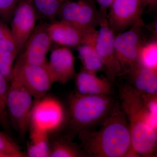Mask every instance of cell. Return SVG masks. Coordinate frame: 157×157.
Wrapping results in <instances>:
<instances>
[{
	"label": "cell",
	"mask_w": 157,
	"mask_h": 157,
	"mask_svg": "<svg viewBox=\"0 0 157 157\" xmlns=\"http://www.w3.org/2000/svg\"><path fill=\"white\" fill-rule=\"evenodd\" d=\"M0 50L9 52L17 56L19 52L10 29L0 21Z\"/></svg>",
	"instance_id": "obj_23"
},
{
	"label": "cell",
	"mask_w": 157,
	"mask_h": 157,
	"mask_svg": "<svg viewBox=\"0 0 157 157\" xmlns=\"http://www.w3.org/2000/svg\"><path fill=\"white\" fill-rule=\"evenodd\" d=\"M29 140L27 144L26 157H49V135L46 132L29 129Z\"/></svg>",
	"instance_id": "obj_18"
},
{
	"label": "cell",
	"mask_w": 157,
	"mask_h": 157,
	"mask_svg": "<svg viewBox=\"0 0 157 157\" xmlns=\"http://www.w3.org/2000/svg\"><path fill=\"white\" fill-rule=\"evenodd\" d=\"M75 92L82 95H109L112 92L111 82L107 78L82 70L76 74Z\"/></svg>",
	"instance_id": "obj_15"
},
{
	"label": "cell",
	"mask_w": 157,
	"mask_h": 157,
	"mask_svg": "<svg viewBox=\"0 0 157 157\" xmlns=\"http://www.w3.org/2000/svg\"><path fill=\"white\" fill-rule=\"evenodd\" d=\"M49 157H86L80 145L72 142L66 136H54L50 138Z\"/></svg>",
	"instance_id": "obj_17"
},
{
	"label": "cell",
	"mask_w": 157,
	"mask_h": 157,
	"mask_svg": "<svg viewBox=\"0 0 157 157\" xmlns=\"http://www.w3.org/2000/svg\"><path fill=\"white\" fill-rule=\"evenodd\" d=\"M98 131L83 130L78 134L86 157H126L132 149L128 121L119 102L102 121Z\"/></svg>",
	"instance_id": "obj_1"
},
{
	"label": "cell",
	"mask_w": 157,
	"mask_h": 157,
	"mask_svg": "<svg viewBox=\"0 0 157 157\" xmlns=\"http://www.w3.org/2000/svg\"><path fill=\"white\" fill-rule=\"evenodd\" d=\"M46 23L38 25L20 52L16 63L25 64L44 66L46 57L52 43Z\"/></svg>",
	"instance_id": "obj_11"
},
{
	"label": "cell",
	"mask_w": 157,
	"mask_h": 157,
	"mask_svg": "<svg viewBox=\"0 0 157 157\" xmlns=\"http://www.w3.org/2000/svg\"><path fill=\"white\" fill-rule=\"evenodd\" d=\"M35 100L25 86L12 77L7 95V112L10 125L21 139L29 132Z\"/></svg>",
	"instance_id": "obj_4"
},
{
	"label": "cell",
	"mask_w": 157,
	"mask_h": 157,
	"mask_svg": "<svg viewBox=\"0 0 157 157\" xmlns=\"http://www.w3.org/2000/svg\"><path fill=\"white\" fill-rule=\"evenodd\" d=\"M46 66L55 83L65 84L76 74L75 57L69 47L60 46L54 48Z\"/></svg>",
	"instance_id": "obj_14"
},
{
	"label": "cell",
	"mask_w": 157,
	"mask_h": 157,
	"mask_svg": "<svg viewBox=\"0 0 157 157\" xmlns=\"http://www.w3.org/2000/svg\"><path fill=\"white\" fill-rule=\"evenodd\" d=\"M144 8L143 0H113L107 18L114 34L124 32L141 20Z\"/></svg>",
	"instance_id": "obj_12"
},
{
	"label": "cell",
	"mask_w": 157,
	"mask_h": 157,
	"mask_svg": "<svg viewBox=\"0 0 157 157\" xmlns=\"http://www.w3.org/2000/svg\"><path fill=\"white\" fill-rule=\"evenodd\" d=\"M0 157H11L9 155L0 151Z\"/></svg>",
	"instance_id": "obj_30"
},
{
	"label": "cell",
	"mask_w": 157,
	"mask_h": 157,
	"mask_svg": "<svg viewBox=\"0 0 157 157\" xmlns=\"http://www.w3.org/2000/svg\"><path fill=\"white\" fill-rule=\"evenodd\" d=\"M47 30L52 43L69 48L93 43L98 33L96 29H84L62 20L48 24Z\"/></svg>",
	"instance_id": "obj_10"
},
{
	"label": "cell",
	"mask_w": 157,
	"mask_h": 157,
	"mask_svg": "<svg viewBox=\"0 0 157 157\" xmlns=\"http://www.w3.org/2000/svg\"><path fill=\"white\" fill-rule=\"evenodd\" d=\"M109 95H82L71 93L68 99V135L71 140L83 130L103 121L114 105Z\"/></svg>",
	"instance_id": "obj_3"
},
{
	"label": "cell",
	"mask_w": 157,
	"mask_h": 157,
	"mask_svg": "<svg viewBox=\"0 0 157 157\" xmlns=\"http://www.w3.org/2000/svg\"><path fill=\"white\" fill-rule=\"evenodd\" d=\"M102 15L92 0L65 2L62 3L58 14L62 20L86 30L99 25Z\"/></svg>",
	"instance_id": "obj_9"
},
{
	"label": "cell",
	"mask_w": 157,
	"mask_h": 157,
	"mask_svg": "<svg viewBox=\"0 0 157 157\" xmlns=\"http://www.w3.org/2000/svg\"><path fill=\"white\" fill-rule=\"evenodd\" d=\"M12 77L25 86L35 100L47 94L55 83L46 65L37 66L16 62Z\"/></svg>",
	"instance_id": "obj_8"
},
{
	"label": "cell",
	"mask_w": 157,
	"mask_h": 157,
	"mask_svg": "<svg viewBox=\"0 0 157 157\" xmlns=\"http://www.w3.org/2000/svg\"><path fill=\"white\" fill-rule=\"evenodd\" d=\"M120 105L130 129L132 148L140 157H153L157 144V114L147 109L140 93L130 84L120 89Z\"/></svg>",
	"instance_id": "obj_2"
},
{
	"label": "cell",
	"mask_w": 157,
	"mask_h": 157,
	"mask_svg": "<svg viewBox=\"0 0 157 157\" xmlns=\"http://www.w3.org/2000/svg\"><path fill=\"white\" fill-rule=\"evenodd\" d=\"M77 49L82 70L95 74L99 71H104V65L96 51L94 44L83 43L78 46Z\"/></svg>",
	"instance_id": "obj_19"
},
{
	"label": "cell",
	"mask_w": 157,
	"mask_h": 157,
	"mask_svg": "<svg viewBox=\"0 0 157 157\" xmlns=\"http://www.w3.org/2000/svg\"><path fill=\"white\" fill-rule=\"evenodd\" d=\"M137 63L144 67L157 70V42L144 43L138 54Z\"/></svg>",
	"instance_id": "obj_21"
},
{
	"label": "cell",
	"mask_w": 157,
	"mask_h": 157,
	"mask_svg": "<svg viewBox=\"0 0 157 157\" xmlns=\"http://www.w3.org/2000/svg\"><path fill=\"white\" fill-rule=\"evenodd\" d=\"M143 26V22L140 20L128 30L115 36L114 48L122 71L127 73L130 67L137 63L139 51L144 43Z\"/></svg>",
	"instance_id": "obj_7"
},
{
	"label": "cell",
	"mask_w": 157,
	"mask_h": 157,
	"mask_svg": "<svg viewBox=\"0 0 157 157\" xmlns=\"http://www.w3.org/2000/svg\"><path fill=\"white\" fill-rule=\"evenodd\" d=\"M143 104L150 112L157 114V93H140Z\"/></svg>",
	"instance_id": "obj_27"
},
{
	"label": "cell",
	"mask_w": 157,
	"mask_h": 157,
	"mask_svg": "<svg viewBox=\"0 0 157 157\" xmlns=\"http://www.w3.org/2000/svg\"><path fill=\"white\" fill-rule=\"evenodd\" d=\"M9 85V82L0 73V124L6 130L10 128L6 107Z\"/></svg>",
	"instance_id": "obj_22"
},
{
	"label": "cell",
	"mask_w": 157,
	"mask_h": 157,
	"mask_svg": "<svg viewBox=\"0 0 157 157\" xmlns=\"http://www.w3.org/2000/svg\"><path fill=\"white\" fill-rule=\"evenodd\" d=\"M17 57L9 52L0 50V73L9 82L13 76L14 62Z\"/></svg>",
	"instance_id": "obj_25"
},
{
	"label": "cell",
	"mask_w": 157,
	"mask_h": 157,
	"mask_svg": "<svg viewBox=\"0 0 157 157\" xmlns=\"http://www.w3.org/2000/svg\"><path fill=\"white\" fill-rule=\"evenodd\" d=\"M145 7L148 6L151 8H155L157 6V0H143Z\"/></svg>",
	"instance_id": "obj_29"
},
{
	"label": "cell",
	"mask_w": 157,
	"mask_h": 157,
	"mask_svg": "<svg viewBox=\"0 0 157 157\" xmlns=\"http://www.w3.org/2000/svg\"><path fill=\"white\" fill-rule=\"evenodd\" d=\"M38 18L53 21L58 16L62 3L58 0H30Z\"/></svg>",
	"instance_id": "obj_20"
},
{
	"label": "cell",
	"mask_w": 157,
	"mask_h": 157,
	"mask_svg": "<svg viewBox=\"0 0 157 157\" xmlns=\"http://www.w3.org/2000/svg\"><path fill=\"white\" fill-rule=\"evenodd\" d=\"M100 7V12L102 14H107V9H109L113 0H96Z\"/></svg>",
	"instance_id": "obj_28"
},
{
	"label": "cell",
	"mask_w": 157,
	"mask_h": 157,
	"mask_svg": "<svg viewBox=\"0 0 157 157\" xmlns=\"http://www.w3.org/2000/svg\"><path fill=\"white\" fill-rule=\"evenodd\" d=\"M66 121V113L61 102L53 96L46 94L35 100L29 130L53 135L63 126Z\"/></svg>",
	"instance_id": "obj_5"
},
{
	"label": "cell",
	"mask_w": 157,
	"mask_h": 157,
	"mask_svg": "<svg viewBox=\"0 0 157 157\" xmlns=\"http://www.w3.org/2000/svg\"><path fill=\"white\" fill-rule=\"evenodd\" d=\"M99 26L95 40V48L103 63L107 78L110 82H113L122 70L114 48L115 34L109 26L107 15H102Z\"/></svg>",
	"instance_id": "obj_6"
},
{
	"label": "cell",
	"mask_w": 157,
	"mask_h": 157,
	"mask_svg": "<svg viewBox=\"0 0 157 157\" xmlns=\"http://www.w3.org/2000/svg\"><path fill=\"white\" fill-rule=\"evenodd\" d=\"M37 18L30 0H19L11 16L10 29L19 53L36 26Z\"/></svg>",
	"instance_id": "obj_13"
},
{
	"label": "cell",
	"mask_w": 157,
	"mask_h": 157,
	"mask_svg": "<svg viewBox=\"0 0 157 157\" xmlns=\"http://www.w3.org/2000/svg\"><path fill=\"white\" fill-rule=\"evenodd\" d=\"M0 151L11 157H26L18 144L9 135L0 131Z\"/></svg>",
	"instance_id": "obj_24"
},
{
	"label": "cell",
	"mask_w": 157,
	"mask_h": 157,
	"mask_svg": "<svg viewBox=\"0 0 157 157\" xmlns=\"http://www.w3.org/2000/svg\"><path fill=\"white\" fill-rule=\"evenodd\" d=\"M129 74L130 84L140 93H157V70L143 67L138 63L130 67Z\"/></svg>",
	"instance_id": "obj_16"
},
{
	"label": "cell",
	"mask_w": 157,
	"mask_h": 157,
	"mask_svg": "<svg viewBox=\"0 0 157 157\" xmlns=\"http://www.w3.org/2000/svg\"><path fill=\"white\" fill-rule=\"evenodd\" d=\"M19 0H0V17L11 19Z\"/></svg>",
	"instance_id": "obj_26"
},
{
	"label": "cell",
	"mask_w": 157,
	"mask_h": 157,
	"mask_svg": "<svg viewBox=\"0 0 157 157\" xmlns=\"http://www.w3.org/2000/svg\"><path fill=\"white\" fill-rule=\"evenodd\" d=\"M58 1L61 3H63L64 2H67V1H70V0H58Z\"/></svg>",
	"instance_id": "obj_31"
}]
</instances>
